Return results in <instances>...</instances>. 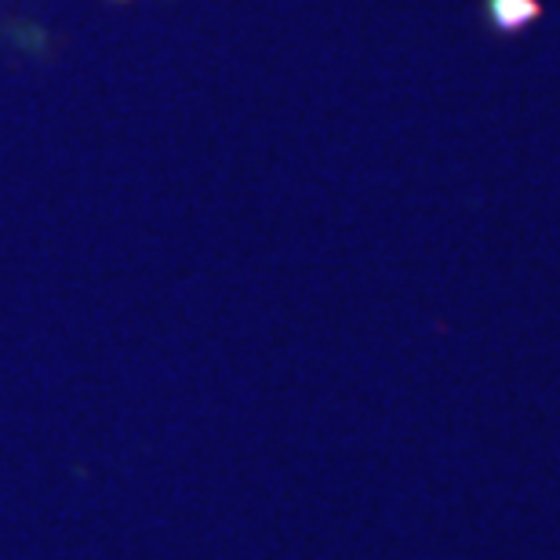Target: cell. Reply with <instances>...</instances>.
Segmentation results:
<instances>
[{"label": "cell", "instance_id": "cell-1", "mask_svg": "<svg viewBox=\"0 0 560 560\" xmlns=\"http://www.w3.org/2000/svg\"><path fill=\"white\" fill-rule=\"evenodd\" d=\"M484 8H488L491 30L499 33H517L542 15L539 0H484Z\"/></svg>", "mask_w": 560, "mask_h": 560}, {"label": "cell", "instance_id": "cell-2", "mask_svg": "<svg viewBox=\"0 0 560 560\" xmlns=\"http://www.w3.org/2000/svg\"><path fill=\"white\" fill-rule=\"evenodd\" d=\"M11 30H4L8 33L19 48H30V51H37V55H44L48 51V33L40 30V26H22V22H8Z\"/></svg>", "mask_w": 560, "mask_h": 560}, {"label": "cell", "instance_id": "cell-3", "mask_svg": "<svg viewBox=\"0 0 560 560\" xmlns=\"http://www.w3.org/2000/svg\"><path fill=\"white\" fill-rule=\"evenodd\" d=\"M117 4H128V0H117Z\"/></svg>", "mask_w": 560, "mask_h": 560}]
</instances>
